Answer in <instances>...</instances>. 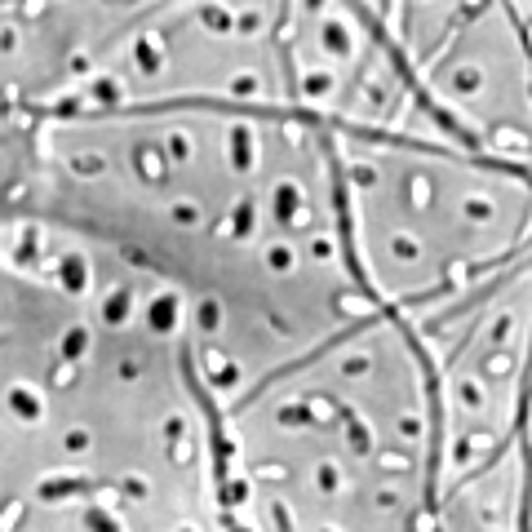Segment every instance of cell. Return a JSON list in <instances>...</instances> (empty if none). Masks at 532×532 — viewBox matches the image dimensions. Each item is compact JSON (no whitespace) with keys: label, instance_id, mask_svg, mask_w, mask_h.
Returning <instances> with one entry per match:
<instances>
[{"label":"cell","instance_id":"obj_6","mask_svg":"<svg viewBox=\"0 0 532 532\" xmlns=\"http://www.w3.org/2000/svg\"><path fill=\"white\" fill-rule=\"evenodd\" d=\"M337 417H342L346 422V431H351V444H355V453H368V448H373V439H368V431L360 426V417L351 413V408L346 404H337Z\"/></svg>","mask_w":532,"mask_h":532},{"label":"cell","instance_id":"obj_9","mask_svg":"<svg viewBox=\"0 0 532 532\" xmlns=\"http://www.w3.org/2000/svg\"><path fill=\"white\" fill-rule=\"evenodd\" d=\"M169 320H173V302L165 298V302H156V311H151V324L160 329V324H169Z\"/></svg>","mask_w":532,"mask_h":532},{"label":"cell","instance_id":"obj_7","mask_svg":"<svg viewBox=\"0 0 532 532\" xmlns=\"http://www.w3.org/2000/svg\"><path fill=\"white\" fill-rule=\"evenodd\" d=\"M324 45H329L333 54H342V58L351 54V40H346V32L337 23H324Z\"/></svg>","mask_w":532,"mask_h":532},{"label":"cell","instance_id":"obj_16","mask_svg":"<svg viewBox=\"0 0 532 532\" xmlns=\"http://www.w3.org/2000/svg\"><path fill=\"white\" fill-rule=\"evenodd\" d=\"M457 85H462V89H466V94H470V89H475V85H479V76H475V71H462V76H457Z\"/></svg>","mask_w":532,"mask_h":532},{"label":"cell","instance_id":"obj_4","mask_svg":"<svg viewBox=\"0 0 532 532\" xmlns=\"http://www.w3.org/2000/svg\"><path fill=\"white\" fill-rule=\"evenodd\" d=\"M231 165L240 173L253 169V138H249V129H244V125L231 129Z\"/></svg>","mask_w":532,"mask_h":532},{"label":"cell","instance_id":"obj_2","mask_svg":"<svg viewBox=\"0 0 532 532\" xmlns=\"http://www.w3.org/2000/svg\"><path fill=\"white\" fill-rule=\"evenodd\" d=\"M329 182H333V213H337V240H342V262H346L351 280L360 284L368 298L382 302V298H377V289H373V280H368L364 262H360V244H355V218H351V191H346V173H342V165H337V151L333 147H329Z\"/></svg>","mask_w":532,"mask_h":532},{"label":"cell","instance_id":"obj_14","mask_svg":"<svg viewBox=\"0 0 532 532\" xmlns=\"http://www.w3.org/2000/svg\"><path fill=\"white\" fill-rule=\"evenodd\" d=\"M395 253H399V258H417V244L413 240H395Z\"/></svg>","mask_w":532,"mask_h":532},{"label":"cell","instance_id":"obj_5","mask_svg":"<svg viewBox=\"0 0 532 532\" xmlns=\"http://www.w3.org/2000/svg\"><path fill=\"white\" fill-rule=\"evenodd\" d=\"M298 200H302V196H298V187H293V182H284V187L275 191V218H280L284 227L298 218Z\"/></svg>","mask_w":532,"mask_h":532},{"label":"cell","instance_id":"obj_11","mask_svg":"<svg viewBox=\"0 0 532 532\" xmlns=\"http://www.w3.org/2000/svg\"><path fill=\"white\" fill-rule=\"evenodd\" d=\"M266 258H271L275 271H289V266H293V253H289V249H271Z\"/></svg>","mask_w":532,"mask_h":532},{"label":"cell","instance_id":"obj_12","mask_svg":"<svg viewBox=\"0 0 532 532\" xmlns=\"http://www.w3.org/2000/svg\"><path fill=\"white\" fill-rule=\"evenodd\" d=\"M204 23H209V27H218V32H227V27H231V18L227 14H218V9H204Z\"/></svg>","mask_w":532,"mask_h":532},{"label":"cell","instance_id":"obj_13","mask_svg":"<svg viewBox=\"0 0 532 532\" xmlns=\"http://www.w3.org/2000/svg\"><path fill=\"white\" fill-rule=\"evenodd\" d=\"M470 218H493V204H484V200H470Z\"/></svg>","mask_w":532,"mask_h":532},{"label":"cell","instance_id":"obj_1","mask_svg":"<svg viewBox=\"0 0 532 532\" xmlns=\"http://www.w3.org/2000/svg\"><path fill=\"white\" fill-rule=\"evenodd\" d=\"M346 5H351V9H355V18H360V23L368 27V36H373L377 45L386 49V58H391V63H395L399 80H404V85H408V89H413V94H417V107H422L426 116H431L435 125H439V129H448V133H453L457 142H466V147H475V142H479L475 133H470V129H466L462 120H457V116H453V111H448V107H439V102H435L431 94H426L422 76H417V71H413V63H408V54H404V49H399V40H391V32H386V23H382V14H373V9H368L364 0H346Z\"/></svg>","mask_w":532,"mask_h":532},{"label":"cell","instance_id":"obj_10","mask_svg":"<svg viewBox=\"0 0 532 532\" xmlns=\"http://www.w3.org/2000/svg\"><path fill=\"white\" fill-rule=\"evenodd\" d=\"M125 311H129V293H116V298H111V306H107V320H120Z\"/></svg>","mask_w":532,"mask_h":532},{"label":"cell","instance_id":"obj_15","mask_svg":"<svg viewBox=\"0 0 532 532\" xmlns=\"http://www.w3.org/2000/svg\"><path fill=\"white\" fill-rule=\"evenodd\" d=\"M320 488H329V493L337 488V475H333V466H320Z\"/></svg>","mask_w":532,"mask_h":532},{"label":"cell","instance_id":"obj_8","mask_svg":"<svg viewBox=\"0 0 532 532\" xmlns=\"http://www.w3.org/2000/svg\"><path fill=\"white\" fill-rule=\"evenodd\" d=\"M249 222H253V200H240V213H235V235H249Z\"/></svg>","mask_w":532,"mask_h":532},{"label":"cell","instance_id":"obj_3","mask_svg":"<svg viewBox=\"0 0 532 532\" xmlns=\"http://www.w3.org/2000/svg\"><path fill=\"white\" fill-rule=\"evenodd\" d=\"M191 386H196V377H187ZM200 391V386H196ZM204 395V391H200ZM204 413H209V435H213V470H218V484H222V493H227V453H231V444H227V435H222V422H218V408L204 399Z\"/></svg>","mask_w":532,"mask_h":532}]
</instances>
